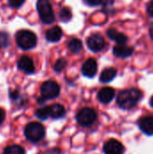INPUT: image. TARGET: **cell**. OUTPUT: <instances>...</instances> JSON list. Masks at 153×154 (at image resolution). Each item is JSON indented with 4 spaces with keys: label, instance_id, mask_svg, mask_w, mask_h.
Returning <instances> with one entry per match:
<instances>
[{
    "label": "cell",
    "instance_id": "6da1fadb",
    "mask_svg": "<svg viewBox=\"0 0 153 154\" xmlns=\"http://www.w3.org/2000/svg\"><path fill=\"white\" fill-rule=\"evenodd\" d=\"M141 98L142 92L140 90L136 88L126 89L119 93L117 97V104L121 108L124 110H129L134 107Z\"/></svg>",
    "mask_w": 153,
    "mask_h": 154
},
{
    "label": "cell",
    "instance_id": "7a4b0ae2",
    "mask_svg": "<svg viewBox=\"0 0 153 154\" xmlns=\"http://www.w3.org/2000/svg\"><path fill=\"white\" fill-rule=\"evenodd\" d=\"M17 46L23 50L29 51L33 49L37 44V37L34 32L29 30H20L15 34Z\"/></svg>",
    "mask_w": 153,
    "mask_h": 154
},
{
    "label": "cell",
    "instance_id": "3957f363",
    "mask_svg": "<svg viewBox=\"0 0 153 154\" xmlns=\"http://www.w3.org/2000/svg\"><path fill=\"white\" fill-rule=\"evenodd\" d=\"M24 136L31 143H38L45 136V129L40 123H30L24 128Z\"/></svg>",
    "mask_w": 153,
    "mask_h": 154
},
{
    "label": "cell",
    "instance_id": "277c9868",
    "mask_svg": "<svg viewBox=\"0 0 153 154\" xmlns=\"http://www.w3.org/2000/svg\"><path fill=\"white\" fill-rule=\"evenodd\" d=\"M36 6L39 16L43 23L50 24L55 21V14L49 0H38Z\"/></svg>",
    "mask_w": 153,
    "mask_h": 154
},
{
    "label": "cell",
    "instance_id": "5b68a950",
    "mask_svg": "<svg viewBox=\"0 0 153 154\" xmlns=\"http://www.w3.org/2000/svg\"><path fill=\"white\" fill-rule=\"evenodd\" d=\"M60 88L57 82L53 80L45 81L41 86V100H38V101L40 103H42L45 100L55 98L60 95Z\"/></svg>",
    "mask_w": 153,
    "mask_h": 154
},
{
    "label": "cell",
    "instance_id": "8992f818",
    "mask_svg": "<svg viewBox=\"0 0 153 154\" xmlns=\"http://www.w3.org/2000/svg\"><path fill=\"white\" fill-rule=\"evenodd\" d=\"M77 120L81 126H90L96 120V113L89 107L82 108L77 115Z\"/></svg>",
    "mask_w": 153,
    "mask_h": 154
},
{
    "label": "cell",
    "instance_id": "52a82bcc",
    "mask_svg": "<svg viewBox=\"0 0 153 154\" xmlns=\"http://www.w3.org/2000/svg\"><path fill=\"white\" fill-rule=\"evenodd\" d=\"M87 45L90 51L94 52H98V51H101L105 48L106 42H105L104 38L100 34L96 33V34H92L91 36L87 38Z\"/></svg>",
    "mask_w": 153,
    "mask_h": 154
},
{
    "label": "cell",
    "instance_id": "ba28073f",
    "mask_svg": "<svg viewBox=\"0 0 153 154\" xmlns=\"http://www.w3.org/2000/svg\"><path fill=\"white\" fill-rule=\"evenodd\" d=\"M17 68L25 74H32L35 71L32 60L28 56H22L17 61Z\"/></svg>",
    "mask_w": 153,
    "mask_h": 154
},
{
    "label": "cell",
    "instance_id": "9c48e42d",
    "mask_svg": "<svg viewBox=\"0 0 153 154\" xmlns=\"http://www.w3.org/2000/svg\"><path fill=\"white\" fill-rule=\"evenodd\" d=\"M104 152L106 154H124V148L120 142L111 139L106 143L104 146Z\"/></svg>",
    "mask_w": 153,
    "mask_h": 154
},
{
    "label": "cell",
    "instance_id": "30bf717a",
    "mask_svg": "<svg viewBox=\"0 0 153 154\" xmlns=\"http://www.w3.org/2000/svg\"><path fill=\"white\" fill-rule=\"evenodd\" d=\"M97 71V64L94 59H88L82 66V73L87 78H93Z\"/></svg>",
    "mask_w": 153,
    "mask_h": 154
},
{
    "label": "cell",
    "instance_id": "8fae6325",
    "mask_svg": "<svg viewBox=\"0 0 153 154\" xmlns=\"http://www.w3.org/2000/svg\"><path fill=\"white\" fill-rule=\"evenodd\" d=\"M115 92L112 88H103L97 94V98L102 104L110 103L115 97Z\"/></svg>",
    "mask_w": 153,
    "mask_h": 154
},
{
    "label": "cell",
    "instance_id": "7c38bea8",
    "mask_svg": "<svg viewBox=\"0 0 153 154\" xmlns=\"http://www.w3.org/2000/svg\"><path fill=\"white\" fill-rule=\"evenodd\" d=\"M113 52L115 56L118 58H127L130 57L133 52V48L127 46L125 44H118L114 47Z\"/></svg>",
    "mask_w": 153,
    "mask_h": 154
},
{
    "label": "cell",
    "instance_id": "4fadbf2b",
    "mask_svg": "<svg viewBox=\"0 0 153 154\" xmlns=\"http://www.w3.org/2000/svg\"><path fill=\"white\" fill-rule=\"evenodd\" d=\"M140 129L148 135H153V116L142 117L139 121Z\"/></svg>",
    "mask_w": 153,
    "mask_h": 154
},
{
    "label": "cell",
    "instance_id": "5bb4252c",
    "mask_svg": "<svg viewBox=\"0 0 153 154\" xmlns=\"http://www.w3.org/2000/svg\"><path fill=\"white\" fill-rule=\"evenodd\" d=\"M45 37L50 42H57L62 37V30L59 26H53L46 32Z\"/></svg>",
    "mask_w": 153,
    "mask_h": 154
},
{
    "label": "cell",
    "instance_id": "9a60e30c",
    "mask_svg": "<svg viewBox=\"0 0 153 154\" xmlns=\"http://www.w3.org/2000/svg\"><path fill=\"white\" fill-rule=\"evenodd\" d=\"M106 34H107L109 39L116 42L118 44H125L128 41V38L125 34H124V33L118 32L117 30L113 29V28L109 29L106 32Z\"/></svg>",
    "mask_w": 153,
    "mask_h": 154
},
{
    "label": "cell",
    "instance_id": "2e32d148",
    "mask_svg": "<svg viewBox=\"0 0 153 154\" xmlns=\"http://www.w3.org/2000/svg\"><path fill=\"white\" fill-rule=\"evenodd\" d=\"M116 73H117V71L114 68L106 69L102 71V73L100 75V81L103 83H108L115 78Z\"/></svg>",
    "mask_w": 153,
    "mask_h": 154
},
{
    "label": "cell",
    "instance_id": "e0dca14e",
    "mask_svg": "<svg viewBox=\"0 0 153 154\" xmlns=\"http://www.w3.org/2000/svg\"><path fill=\"white\" fill-rule=\"evenodd\" d=\"M50 117L53 119H59L64 116L66 110L62 105L60 104H54L52 106H50Z\"/></svg>",
    "mask_w": 153,
    "mask_h": 154
},
{
    "label": "cell",
    "instance_id": "ac0fdd59",
    "mask_svg": "<svg viewBox=\"0 0 153 154\" xmlns=\"http://www.w3.org/2000/svg\"><path fill=\"white\" fill-rule=\"evenodd\" d=\"M69 48L71 52L78 53L82 49V42L78 38H72L69 42Z\"/></svg>",
    "mask_w": 153,
    "mask_h": 154
},
{
    "label": "cell",
    "instance_id": "d6986e66",
    "mask_svg": "<svg viewBox=\"0 0 153 154\" xmlns=\"http://www.w3.org/2000/svg\"><path fill=\"white\" fill-rule=\"evenodd\" d=\"M3 154H25V151L22 146L14 144V145H10L6 147L4 150Z\"/></svg>",
    "mask_w": 153,
    "mask_h": 154
},
{
    "label": "cell",
    "instance_id": "ffe728a7",
    "mask_svg": "<svg viewBox=\"0 0 153 154\" xmlns=\"http://www.w3.org/2000/svg\"><path fill=\"white\" fill-rule=\"evenodd\" d=\"M35 116L39 119H41V120H46V119H48V117L50 116V106H43V107H41L39 109H37L36 112H35Z\"/></svg>",
    "mask_w": 153,
    "mask_h": 154
},
{
    "label": "cell",
    "instance_id": "44dd1931",
    "mask_svg": "<svg viewBox=\"0 0 153 154\" xmlns=\"http://www.w3.org/2000/svg\"><path fill=\"white\" fill-rule=\"evenodd\" d=\"M72 18V13L69 8L64 7L60 12V19L62 22H69Z\"/></svg>",
    "mask_w": 153,
    "mask_h": 154
},
{
    "label": "cell",
    "instance_id": "7402d4cb",
    "mask_svg": "<svg viewBox=\"0 0 153 154\" xmlns=\"http://www.w3.org/2000/svg\"><path fill=\"white\" fill-rule=\"evenodd\" d=\"M9 36L5 32H0V48H6L9 45Z\"/></svg>",
    "mask_w": 153,
    "mask_h": 154
},
{
    "label": "cell",
    "instance_id": "603a6c76",
    "mask_svg": "<svg viewBox=\"0 0 153 154\" xmlns=\"http://www.w3.org/2000/svg\"><path fill=\"white\" fill-rule=\"evenodd\" d=\"M66 65H67V61L64 59H62V58L61 59H59L56 61L55 65H54V70L56 72H60V71H62L65 69Z\"/></svg>",
    "mask_w": 153,
    "mask_h": 154
},
{
    "label": "cell",
    "instance_id": "cb8c5ba5",
    "mask_svg": "<svg viewBox=\"0 0 153 154\" xmlns=\"http://www.w3.org/2000/svg\"><path fill=\"white\" fill-rule=\"evenodd\" d=\"M24 2H25V0H8V3H9L10 6L14 7V8L21 7L23 5Z\"/></svg>",
    "mask_w": 153,
    "mask_h": 154
},
{
    "label": "cell",
    "instance_id": "d4e9b609",
    "mask_svg": "<svg viewBox=\"0 0 153 154\" xmlns=\"http://www.w3.org/2000/svg\"><path fill=\"white\" fill-rule=\"evenodd\" d=\"M85 2L90 6H97L102 4L103 0H85Z\"/></svg>",
    "mask_w": 153,
    "mask_h": 154
},
{
    "label": "cell",
    "instance_id": "484cf974",
    "mask_svg": "<svg viewBox=\"0 0 153 154\" xmlns=\"http://www.w3.org/2000/svg\"><path fill=\"white\" fill-rule=\"evenodd\" d=\"M147 12L150 16L153 17V0H151L148 5H147Z\"/></svg>",
    "mask_w": 153,
    "mask_h": 154
},
{
    "label": "cell",
    "instance_id": "4316f807",
    "mask_svg": "<svg viewBox=\"0 0 153 154\" xmlns=\"http://www.w3.org/2000/svg\"><path fill=\"white\" fill-rule=\"evenodd\" d=\"M45 154H60V151L59 150V149H56V148H54V149H50V150H48Z\"/></svg>",
    "mask_w": 153,
    "mask_h": 154
},
{
    "label": "cell",
    "instance_id": "83f0119b",
    "mask_svg": "<svg viewBox=\"0 0 153 154\" xmlns=\"http://www.w3.org/2000/svg\"><path fill=\"white\" fill-rule=\"evenodd\" d=\"M4 120H5V112L2 109H0V125H2Z\"/></svg>",
    "mask_w": 153,
    "mask_h": 154
},
{
    "label": "cell",
    "instance_id": "f1b7e54d",
    "mask_svg": "<svg viewBox=\"0 0 153 154\" xmlns=\"http://www.w3.org/2000/svg\"><path fill=\"white\" fill-rule=\"evenodd\" d=\"M150 35H151V38L153 40V23L150 27Z\"/></svg>",
    "mask_w": 153,
    "mask_h": 154
},
{
    "label": "cell",
    "instance_id": "f546056e",
    "mask_svg": "<svg viewBox=\"0 0 153 154\" xmlns=\"http://www.w3.org/2000/svg\"><path fill=\"white\" fill-rule=\"evenodd\" d=\"M150 103H151V106L153 107V97L151 98V102H150Z\"/></svg>",
    "mask_w": 153,
    "mask_h": 154
}]
</instances>
